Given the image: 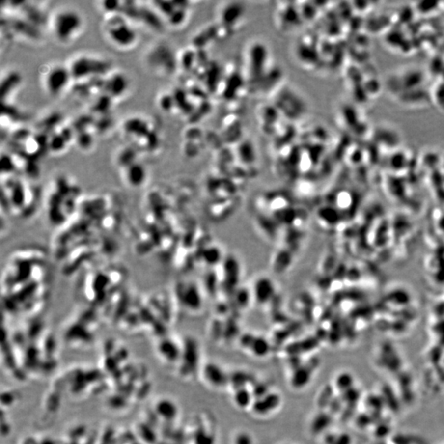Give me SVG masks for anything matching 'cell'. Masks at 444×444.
<instances>
[{
	"instance_id": "obj_1",
	"label": "cell",
	"mask_w": 444,
	"mask_h": 444,
	"mask_svg": "<svg viewBox=\"0 0 444 444\" xmlns=\"http://www.w3.org/2000/svg\"><path fill=\"white\" fill-rule=\"evenodd\" d=\"M72 79L75 80L101 78L111 69V64L107 61L89 56H80L72 62L70 68Z\"/></svg>"
},
{
	"instance_id": "obj_2",
	"label": "cell",
	"mask_w": 444,
	"mask_h": 444,
	"mask_svg": "<svg viewBox=\"0 0 444 444\" xmlns=\"http://www.w3.org/2000/svg\"><path fill=\"white\" fill-rule=\"evenodd\" d=\"M81 26L79 13L72 10L61 11L54 20V31L58 40L67 41L79 31Z\"/></svg>"
},
{
	"instance_id": "obj_3",
	"label": "cell",
	"mask_w": 444,
	"mask_h": 444,
	"mask_svg": "<svg viewBox=\"0 0 444 444\" xmlns=\"http://www.w3.org/2000/svg\"><path fill=\"white\" fill-rule=\"evenodd\" d=\"M107 34L111 41L120 47L131 46L137 40L136 31L122 16L112 17L109 23Z\"/></svg>"
},
{
	"instance_id": "obj_4",
	"label": "cell",
	"mask_w": 444,
	"mask_h": 444,
	"mask_svg": "<svg viewBox=\"0 0 444 444\" xmlns=\"http://www.w3.org/2000/svg\"><path fill=\"white\" fill-rule=\"evenodd\" d=\"M71 79L69 68L63 66H55L46 74V89L52 96H58L68 86Z\"/></svg>"
},
{
	"instance_id": "obj_5",
	"label": "cell",
	"mask_w": 444,
	"mask_h": 444,
	"mask_svg": "<svg viewBox=\"0 0 444 444\" xmlns=\"http://www.w3.org/2000/svg\"><path fill=\"white\" fill-rule=\"evenodd\" d=\"M129 87V82L123 73H117L112 74L106 81L105 90L106 93L112 98L119 97L126 92Z\"/></svg>"
},
{
	"instance_id": "obj_6",
	"label": "cell",
	"mask_w": 444,
	"mask_h": 444,
	"mask_svg": "<svg viewBox=\"0 0 444 444\" xmlns=\"http://www.w3.org/2000/svg\"><path fill=\"white\" fill-rule=\"evenodd\" d=\"M124 131L127 134L137 137L139 139H146V137L151 134L149 124L145 119L134 117L127 119L124 124Z\"/></svg>"
},
{
	"instance_id": "obj_7",
	"label": "cell",
	"mask_w": 444,
	"mask_h": 444,
	"mask_svg": "<svg viewBox=\"0 0 444 444\" xmlns=\"http://www.w3.org/2000/svg\"><path fill=\"white\" fill-rule=\"evenodd\" d=\"M280 403L278 394L268 393L263 398L257 399L252 404V410L258 415H266L277 409Z\"/></svg>"
},
{
	"instance_id": "obj_8",
	"label": "cell",
	"mask_w": 444,
	"mask_h": 444,
	"mask_svg": "<svg viewBox=\"0 0 444 444\" xmlns=\"http://www.w3.org/2000/svg\"><path fill=\"white\" fill-rule=\"evenodd\" d=\"M313 363H315V361L314 362L308 361V363L305 365H302L297 369H295L293 374L292 379H291V384L294 388H301L309 383L311 375L314 369L313 368H315L314 366H313Z\"/></svg>"
},
{
	"instance_id": "obj_9",
	"label": "cell",
	"mask_w": 444,
	"mask_h": 444,
	"mask_svg": "<svg viewBox=\"0 0 444 444\" xmlns=\"http://www.w3.org/2000/svg\"><path fill=\"white\" fill-rule=\"evenodd\" d=\"M204 374L210 384L217 387H222L229 382V377L225 372L215 363H208L205 367Z\"/></svg>"
},
{
	"instance_id": "obj_10",
	"label": "cell",
	"mask_w": 444,
	"mask_h": 444,
	"mask_svg": "<svg viewBox=\"0 0 444 444\" xmlns=\"http://www.w3.org/2000/svg\"><path fill=\"white\" fill-rule=\"evenodd\" d=\"M126 179L130 185L136 187L140 186L146 179L145 167L138 162H134L127 166Z\"/></svg>"
},
{
	"instance_id": "obj_11",
	"label": "cell",
	"mask_w": 444,
	"mask_h": 444,
	"mask_svg": "<svg viewBox=\"0 0 444 444\" xmlns=\"http://www.w3.org/2000/svg\"><path fill=\"white\" fill-rule=\"evenodd\" d=\"M253 380L252 375L243 371H236L229 377V381L237 389L243 388Z\"/></svg>"
},
{
	"instance_id": "obj_12",
	"label": "cell",
	"mask_w": 444,
	"mask_h": 444,
	"mask_svg": "<svg viewBox=\"0 0 444 444\" xmlns=\"http://www.w3.org/2000/svg\"><path fill=\"white\" fill-rule=\"evenodd\" d=\"M139 19H141L144 23H146L147 25L151 26V28L155 29H160L162 28V22L159 18L154 12H152L148 8H140Z\"/></svg>"
},
{
	"instance_id": "obj_13",
	"label": "cell",
	"mask_w": 444,
	"mask_h": 444,
	"mask_svg": "<svg viewBox=\"0 0 444 444\" xmlns=\"http://www.w3.org/2000/svg\"><path fill=\"white\" fill-rule=\"evenodd\" d=\"M19 82H20V77L17 73H11L6 77V79L3 80L2 83V86H1L2 97L4 98V96H8V94L10 93V91L16 86H18Z\"/></svg>"
},
{
	"instance_id": "obj_14",
	"label": "cell",
	"mask_w": 444,
	"mask_h": 444,
	"mask_svg": "<svg viewBox=\"0 0 444 444\" xmlns=\"http://www.w3.org/2000/svg\"><path fill=\"white\" fill-rule=\"evenodd\" d=\"M252 394L245 388L237 389L235 394V403L240 407H247L252 401Z\"/></svg>"
},
{
	"instance_id": "obj_15",
	"label": "cell",
	"mask_w": 444,
	"mask_h": 444,
	"mask_svg": "<svg viewBox=\"0 0 444 444\" xmlns=\"http://www.w3.org/2000/svg\"><path fill=\"white\" fill-rule=\"evenodd\" d=\"M330 422V416L328 415L324 414V413L318 415L312 423V431L314 434H318V433L323 431L329 425Z\"/></svg>"
},
{
	"instance_id": "obj_16",
	"label": "cell",
	"mask_w": 444,
	"mask_h": 444,
	"mask_svg": "<svg viewBox=\"0 0 444 444\" xmlns=\"http://www.w3.org/2000/svg\"><path fill=\"white\" fill-rule=\"evenodd\" d=\"M67 142L68 141L61 134H54L48 141L49 148L54 152H59L65 148Z\"/></svg>"
},
{
	"instance_id": "obj_17",
	"label": "cell",
	"mask_w": 444,
	"mask_h": 444,
	"mask_svg": "<svg viewBox=\"0 0 444 444\" xmlns=\"http://www.w3.org/2000/svg\"><path fill=\"white\" fill-rule=\"evenodd\" d=\"M250 348L256 356H264L269 351V345L264 339L254 338Z\"/></svg>"
},
{
	"instance_id": "obj_18",
	"label": "cell",
	"mask_w": 444,
	"mask_h": 444,
	"mask_svg": "<svg viewBox=\"0 0 444 444\" xmlns=\"http://www.w3.org/2000/svg\"><path fill=\"white\" fill-rule=\"evenodd\" d=\"M79 134L77 135V142L79 144V146L83 148V149H88L92 145V137L91 134H89L86 130L83 131L78 132Z\"/></svg>"
},
{
	"instance_id": "obj_19",
	"label": "cell",
	"mask_w": 444,
	"mask_h": 444,
	"mask_svg": "<svg viewBox=\"0 0 444 444\" xmlns=\"http://www.w3.org/2000/svg\"><path fill=\"white\" fill-rule=\"evenodd\" d=\"M195 444H214L215 438L204 429H199L195 434Z\"/></svg>"
},
{
	"instance_id": "obj_20",
	"label": "cell",
	"mask_w": 444,
	"mask_h": 444,
	"mask_svg": "<svg viewBox=\"0 0 444 444\" xmlns=\"http://www.w3.org/2000/svg\"><path fill=\"white\" fill-rule=\"evenodd\" d=\"M112 98L110 95L106 93V96H101L96 101V105L94 106L95 111L98 113H107L110 106H111V99Z\"/></svg>"
},
{
	"instance_id": "obj_21",
	"label": "cell",
	"mask_w": 444,
	"mask_h": 444,
	"mask_svg": "<svg viewBox=\"0 0 444 444\" xmlns=\"http://www.w3.org/2000/svg\"><path fill=\"white\" fill-rule=\"evenodd\" d=\"M102 7L106 13H119L121 11L122 3L119 1H105Z\"/></svg>"
},
{
	"instance_id": "obj_22",
	"label": "cell",
	"mask_w": 444,
	"mask_h": 444,
	"mask_svg": "<svg viewBox=\"0 0 444 444\" xmlns=\"http://www.w3.org/2000/svg\"><path fill=\"white\" fill-rule=\"evenodd\" d=\"M134 157H135V151L132 148H127L122 152L120 155V162L122 164H125L126 166L134 163Z\"/></svg>"
},
{
	"instance_id": "obj_23",
	"label": "cell",
	"mask_w": 444,
	"mask_h": 444,
	"mask_svg": "<svg viewBox=\"0 0 444 444\" xmlns=\"http://www.w3.org/2000/svg\"><path fill=\"white\" fill-rule=\"evenodd\" d=\"M252 396L255 398H263L268 394V387L265 384H256L252 391Z\"/></svg>"
},
{
	"instance_id": "obj_24",
	"label": "cell",
	"mask_w": 444,
	"mask_h": 444,
	"mask_svg": "<svg viewBox=\"0 0 444 444\" xmlns=\"http://www.w3.org/2000/svg\"><path fill=\"white\" fill-rule=\"evenodd\" d=\"M174 99L172 96H168V95H164L162 96V98L160 100V106L162 110L168 111L171 110L172 107L174 106Z\"/></svg>"
},
{
	"instance_id": "obj_25",
	"label": "cell",
	"mask_w": 444,
	"mask_h": 444,
	"mask_svg": "<svg viewBox=\"0 0 444 444\" xmlns=\"http://www.w3.org/2000/svg\"><path fill=\"white\" fill-rule=\"evenodd\" d=\"M336 383L340 389H343V390L347 389L349 387L351 386V377L349 376L348 374H341V376L337 379Z\"/></svg>"
},
{
	"instance_id": "obj_26",
	"label": "cell",
	"mask_w": 444,
	"mask_h": 444,
	"mask_svg": "<svg viewBox=\"0 0 444 444\" xmlns=\"http://www.w3.org/2000/svg\"><path fill=\"white\" fill-rule=\"evenodd\" d=\"M235 444H252V439L250 434L241 433L235 438Z\"/></svg>"
},
{
	"instance_id": "obj_27",
	"label": "cell",
	"mask_w": 444,
	"mask_h": 444,
	"mask_svg": "<svg viewBox=\"0 0 444 444\" xmlns=\"http://www.w3.org/2000/svg\"><path fill=\"white\" fill-rule=\"evenodd\" d=\"M331 388H327L324 389L323 393L321 394L320 397L318 399V403L320 406H327L328 403H330Z\"/></svg>"
},
{
	"instance_id": "obj_28",
	"label": "cell",
	"mask_w": 444,
	"mask_h": 444,
	"mask_svg": "<svg viewBox=\"0 0 444 444\" xmlns=\"http://www.w3.org/2000/svg\"><path fill=\"white\" fill-rule=\"evenodd\" d=\"M350 439L346 434H342L341 436L337 437L336 442L334 444H349Z\"/></svg>"
}]
</instances>
